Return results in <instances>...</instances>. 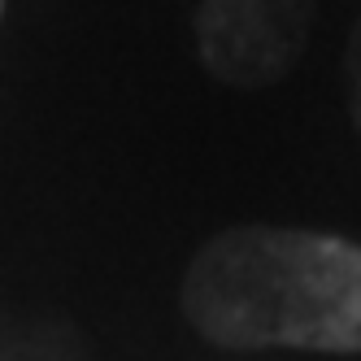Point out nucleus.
I'll list each match as a JSON object with an SVG mask.
<instances>
[{"mask_svg":"<svg viewBox=\"0 0 361 361\" xmlns=\"http://www.w3.org/2000/svg\"><path fill=\"white\" fill-rule=\"evenodd\" d=\"M183 314L222 348L361 353V248L292 226H231L183 274Z\"/></svg>","mask_w":361,"mask_h":361,"instance_id":"f257e3e1","label":"nucleus"},{"mask_svg":"<svg viewBox=\"0 0 361 361\" xmlns=\"http://www.w3.org/2000/svg\"><path fill=\"white\" fill-rule=\"evenodd\" d=\"M309 27V0H204L200 48L222 79L266 83L283 74Z\"/></svg>","mask_w":361,"mask_h":361,"instance_id":"f03ea898","label":"nucleus"},{"mask_svg":"<svg viewBox=\"0 0 361 361\" xmlns=\"http://www.w3.org/2000/svg\"><path fill=\"white\" fill-rule=\"evenodd\" d=\"M348 74H353V114L361 126V27L353 31V44H348Z\"/></svg>","mask_w":361,"mask_h":361,"instance_id":"7ed1b4c3","label":"nucleus"},{"mask_svg":"<svg viewBox=\"0 0 361 361\" xmlns=\"http://www.w3.org/2000/svg\"><path fill=\"white\" fill-rule=\"evenodd\" d=\"M0 5H5V0H0Z\"/></svg>","mask_w":361,"mask_h":361,"instance_id":"20e7f679","label":"nucleus"}]
</instances>
